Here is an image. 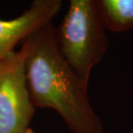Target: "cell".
Here are the masks:
<instances>
[{
    "label": "cell",
    "mask_w": 133,
    "mask_h": 133,
    "mask_svg": "<svg viewBox=\"0 0 133 133\" xmlns=\"http://www.w3.org/2000/svg\"><path fill=\"white\" fill-rule=\"evenodd\" d=\"M25 72L34 107L57 111L72 133H105L88 96V84L61 54L52 23L38 29L22 42Z\"/></svg>",
    "instance_id": "obj_1"
},
{
    "label": "cell",
    "mask_w": 133,
    "mask_h": 133,
    "mask_svg": "<svg viewBox=\"0 0 133 133\" xmlns=\"http://www.w3.org/2000/svg\"><path fill=\"white\" fill-rule=\"evenodd\" d=\"M106 30L124 32L133 29V0H99Z\"/></svg>",
    "instance_id": "obj_5"
},
{
    "label": "cell",
    "mask_w": 133,
    "mask_h": 133,
    "mask_svg": "<svg viewBox=\"0 0 133 133\" xmlns=\"http://www.w3.org/2000/svg\"><path fill=\"white\" fill-rule=\"evenodd\" d=\"M24 133H38V132H36V131H33L32 129H31V128H30V127H29V128H28V129L25 131V132H24Z\"/></svg>",
    "instance_id": "obj_6"
},
{
    "label": "cell",
    "mask_w": 133,
    "mask_h": 133,
    "mask_svg": "<svg viewBox=\"0 0 133 133\" xmlns=\"http://www.w3.org/2000/svg\"><path fill=\"white\" fill-rule=\"evenodd\" d=\"M62 6V0H35L19 17L0 19V60L36 30L51 23Z\"/></svg>",
    "instance_id": "obj_4"
},
{
    "label": "cell",
    "mask_w": 133,
    "mask_h": 133,
    "mask_svg": "<svg viewBox=\"0 0 133 133\" xmlns=\"http://www.w3.org/2000/svg\"><path fill=\"white\" fill-rule=\"evenodd\" d=\"M22 47L0 60V133H24L36 108L31 102Z\"/></svg>",
    "instance_id": "obj_3"
},
{
    "label": "cell",
    "mask_w": 133,
    "mask_h": 133,
    "mask_svg": "<svg viewBox=\"0 0 133 133\" xmlns=\"http://www.w3.org/2000/svg\"><path fill=\"white\" fill-rule=\"evenodd\" d=\"M99 0H71L66 15L55 29L61 54L87 84L91 72L109 47Z\"/></svg>",
    "instance_id": "obj_2"
}]
</instances>
